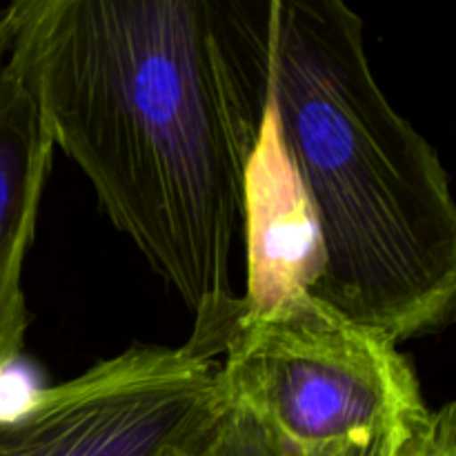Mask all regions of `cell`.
<instances>
[{
    "instance_id": "obj_5",
    "label": "cell",
    "mask_w": 456,
    "mask_h": 456,
    "mask_svg": "<svg viewBox=\"0 0 456 456\" xmlns=\"http://www.w3.org/2000/svg\"><path fill=\"white\" fill-rule=\"evenodd\" d=\"M52 154L43 116L9 58L0 4V372L12 368L25 347L29 314L22 270L34 243Z\"/></svg>"
},
{
    "instance_id": "obj_2",
    "label": "cell",
    "mask_w": 456,
    "mask_h": 456,
    "mask_svg": "<svg viewBox=\"0 0 456 456\" xmlns=\"http://www.w3.org/2000/svg\"><path fill=\"white\" fill-rule=\"evenodd\" d=\"M9 58L110 221L181 297L185 343L221 354L243 316V160L203 0H7Z\"/></svg>"
},
{
    "instance_id": "obj_3",
    "label": "cell",
    "mask_w": 456,
    "mask_h": 456,
    "mask_svg": "<svg viewBox=\"0 0 456 456\" xmlns=\"http://www.w3.org/2000/svg\"><path fill=\"white\" fill-rule=\"evenodd\" d=\"M221 354L265 456H401L435 412L399 343L303 289L245 310Z\"/></svg>"
},
{
    "instance_id": "obj_1",
    "label": "cell",
    "mask_w": 456,
    "mask_h": 456,
    "mask_svg": "<svg viewBox=\"0 0 456 456\" xmlns=\"http://www.w3.org/2000/svg\"><path fill=\"white\" fill-rule=\"evenodd\" d=\"M243 160L245 297L307 289L392 341L456 298V205L430 142L387 101L346 0H203Z\"/></svg>"
},
{
    "instance_id": "obj_6",
    "label": "cell",
    "mask_w": 456,
    "mask_h": 456,
    "mask_svg": "<svg viewBox=\"0 0 456 456\" xmlns=\"http://www.w3.org/2000/svg\"><path fill=\"white\" fill-rule=\"evenodd\" d=\"M194 456H265L261 441L248 421L225 405L214 430L203 441Z\"/></svg>"
},
{
    "instance_id": "obj_7",
    "label": "cell",
    "mask_w": 456,
    "mask_h": 456,
    "mask_svg": "<svg viewBox=\"0 0 456 456\" xmlns=\"http://www.w3.org/2000/svg\"><path fill=\"white\" fill-rule=\"evenodd\" d=\"M401 456H456V408L444 405L432 412V421Z\"/></svg>"
},
{
    "instance_id": "obj_4",
    "label": "cell",
    "mask_w": 456,
    "mask_h": 456,
    "mask_svg": "<svg viewBox=\"0 0 456 456\" xmlns=\"http://www.w3.org/2000/svg\"><path fill=\"white\" fill-rule=\"evenodd\" d=\"M223 412L216 359L132 346L0 414V456H194Z\"/></svg>"
}]
</instances>
